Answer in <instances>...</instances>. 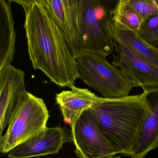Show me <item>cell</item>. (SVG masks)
Listing matches in <instances>:
<instances>
[{"label": "cell", "mask_w": 158, "mask_h": 158, "mask_svg": "<svg viewBox=\"0 0 158 158\" xmlns=\"http://www.w3.org/2000/svg\"><path fill=\"white\" fill-rule=\"evenodd\" d=\"M143 20L158 15V0H129Z\"/></svg>", "instance_id": "cell-17"}, {"label": "cell", "mask_w": 158, "mask_h": 158, "mask_svg": "<svg viewBox=\"0 0 158 158\" xmlns=\"http://www.w3.org/2000/svg\"><path fill=\"white\" fill-rule=\"evenodd\" d=\"M111 34L118 45L144 61L158 68V49L144 41L137 33L113 22Z\"/></svg>", "instance_id": "cell-13"}, {"label": "cell", "mask_w": 158, "mask_h": 158, "mask_svg": "<svg viewBox=\"0 0 158 158\" xmlns=\"http://www.w3.org/2000/svg\"><path fill=\"white\" fill-rule=\"evenodd\" d=\"M49 118L44 100L28 92L13 112L6 133L0 137V152L9 153L36 136L47 127Z\"/></svg>", "instance_id": "cell-4"}, {"label": "cell", "mask_w": 158, "mask_h": 158, "mask_svg": "<svg viewBox=\"0 0 158 158\" xmlns=\"http://www.w3.org/2000/svg\"><path fill=\"white\" fill-rule=\"evenodd\" d=\"M27 93L23 71L11 64L0 68V136L13 112Z\"/></svg>", "instance_id": "cell-7"}, {"label": "cell", "mask_w": 158, "mask_h": 158, "mask_svg": "<svg viewBox=\"0 0 158 158\" xmlns=\"http://www.w3.org/2000/svg\"><path fill=\"white\" fill-rule=\"evenodd\" d=\"M71 90H63L56 94V104L59 106L64 122L72 126L82 113L89 110L99 100L97 96L88 89L75 86Z\"/></svg>", "instance_id": "cell-12"}, {"label": "cell", "mask_w": 158, "mask_h": 158, "mask_svg": "<svg viewBox=\"0 0 158 158\" xmlns=\"http://www.w3.org/2000/svg\"><path fill=\"white\" fill-rule=\"evenodd\" d=\"M89 110L116 154L131 157L145 116L141 94L120 98L101 97Z\"/></svg>", "instance_id": "cell-2"}, {"label": "cell", "mask_w": 158, "mask_h": 158, "mask_svg": "<svg viewBox=\"0 0 158 158\" xmlns=\"http://www.w3.org/2000/svg\"><path fill=\"white\" fill-rule=\"evenodd\" d=\"M112 12L102 0H79L78 38L72 52L76 60L88 54L106 57L114 51Z\"/></svg>", "instance_id": "cell-3"}, {"label": "cell", "mask_w": 158, "mask_h": 158, "mask_svg": "<svg viewBox=\"0 0 158 158\" xmlns=\"http://www.w3.org/2000/svg\"><path fill=\"white\" fill-rule=\"evenodd\" d=\"M111 158H121V157L120 156H114V157Z\"/></svg>", "instance_id": "cell-18"}, {"label": "cell", "mask_w": 158, "mask_h": 158, "mask_svg": "<svg viewBox=\"0 0 158 158\" xmlns=\"http://www.w3.org/2000/svg\"><path fill=\"white\" fill-rule=\"evenodd\" d=\"M141 98L145 116L131 158H145L158 148V87L143 89Z\"/></svg>", "instance_id": "cell-8"}, {"label": "cell", "mask_w": 158, "mask_h": 158, "mask_svg": "<svg viewBox=\"0 0 158 158\" xmlns=\"http://www.w3.org/2000/svg\"><path fill=\"white\" fill-rule=\"evenodd\" d=\"M137 33L144 41L158 49V15L143 20Z\"/></svg>", "instance_id": "cell-16"}, {"label": "cell", "mask_w": 158, "mask_h": 158, "mask_svg": "<svg viewBox=\"0 0 158 158\" xmlns=\"http://www.w3.org/2000/svg\"><path fill=\"white\" fill-rule=\"evenodd\" d=\"M72 142L71 134L61 127H46L40 134L9 152L10 158H30L57 154L65 143Z\"/></svg>", "instance_id": "cell-9"}, {"label": "cell", "mask_w": 158, "mask_h": 158, "mask_svg": "<svg viewBox=\"0 0 158 158\" xmlns=\"http://www.w3.org/2000/svg\"><path fill=\"white\" fill-rule=\"evenodd\" d=\"M71 127L75 152L79 158H111L116 155L89 109L83 112Z\"/></svg>", "instance_id": "cell-6"}, {"label": "cell", "mask_w": 158, "mask_h": 158, "mask_svg": "<svg viewBox=\"0 0 158 158\" xmlns=\"http://www.w3.org/2000/svg\"><path fill=\"white\" fill-rule=\"evenodd\" d=\"M23 9L24 27L33 67L59 86L71 88L78 78L77 61L60 29L41 0L30 1Z\"/></svg>", "instance_id": "cell-1"}, {"label": "cell", "mask_w": 158, "mask_h": 158, "mask_svg": "<svg viewBox=\"0 0 158 158\" xmlns=\"http://www.w3.org/2000/svg\"><path fill=\"white\" fill-rule=\"evenodd\" d=\"M11 2L0 0V68L11 64L15 52L16 35Z\"/></svg>", "instance_id": "cell-14"}, {"label": "cell", "mask_w": 158, "mask_h": 158, "mask_svg": "<svg viewBox=\"0 0 158 158\" xmlns=\"http://www.w3.org/2000/svg\"><path fill=\"white\" fill-rule=\"evenodd\" d=\"M62 33L71 52L78 38L79 0H41Z\"/></svg>", "instance_id": "cell-11"}, {"label": "cell", "mask_w": 158, "mask_h": 158, "mask_svg": "<svg viewBox=\"0 0 158 158\" xmlns=\"http://www.w3.org/2000/svg\"><path fill=\"white\" fill-rule=\"evenodd\" d=\"M113 22L138 33L143 20L129 2V0H119L112 12Z\"/></svg>", "instance_id": "cell-15"}, {"label": "cell", "mask_w": 158, "mask_h": 158, "mask_svg": "<svg viewBox=\"0 0 158 158\" xmlns=\"http://www.w3.org/2000/svg\"><path fill=\"white\" fill-rule=\"evenodd\" d=\"M77 61L78 78L104 98L127 97L134 87L138 86L104 56L88 54L79 57Z\"/></svg>", "instance_id": "cell-5"}, {"label": "cell", "mask_w": 158, "mask_h": 158, "mask_svg": "<svg viewBox=\"0 0 158 158\" xmlns=\"http://www.w3.org/2000/svg\"><path fill=\"white\" fill-rule=\"evenodd\" d=\"M112 64L143 89L158 87V68L144 61L114 40Z\"/></svg>", "instance_id": "cell-10"}]
</instances>
